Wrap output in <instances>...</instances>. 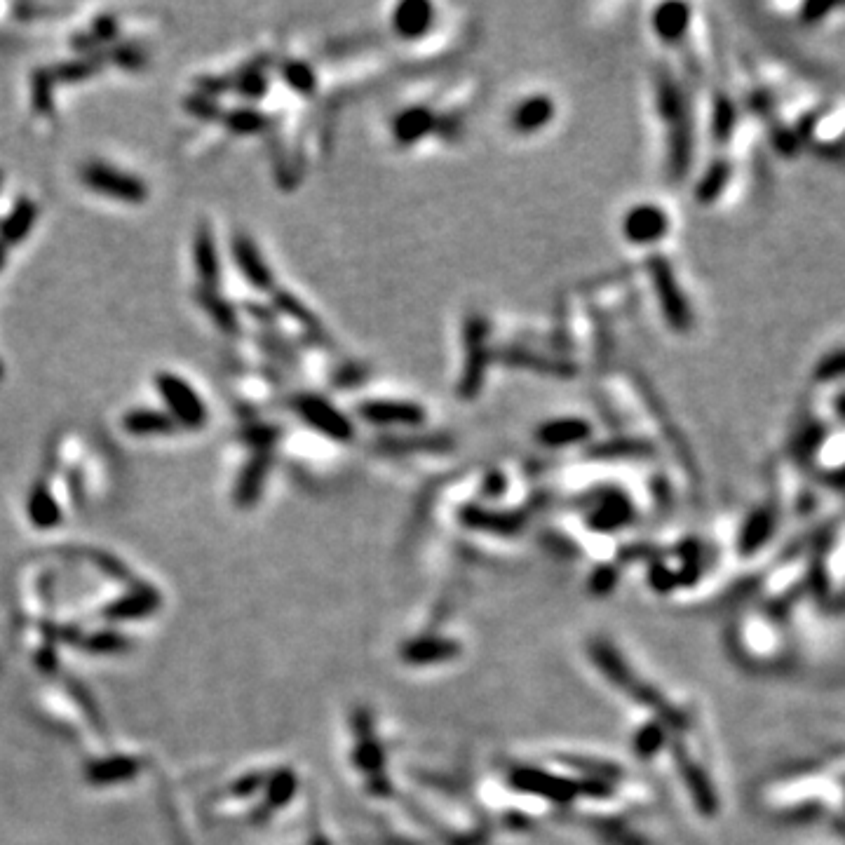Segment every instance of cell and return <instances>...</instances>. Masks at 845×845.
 Segmentation results:
<instances>
[{
    "mask_svg": "<svg viewBox=\"0 0 845 845\" xmlns=\"http://www.w3.org/2000/svg\"><path fill=\"white\" fill-rule=\"evenodd\" d=\"M87 181H90V186L97 188L101 193H108V195H116V198H123V200H139L144 191H141V186L137 181L125 177V174H118V172H111V169H104V167H97V169H90V172L85 174Z\"/></svg>",
    "mask_w": 845,
    "mask_h": 845,
    "instance_id": "obj_12",
    "label": "cell"
},
{
    "mask_svg": "<svg viewBox=\"0 0 845 845\" xmlns=\"http://www.w3.org/2000/svg\"><path fill=\"white\" fill-rule=\"evenodd\" d=\"M651 29L665 45H679L691 29V8L684 3H662L653 10Z\"/></svg>",
    "mask_w": 845,
    "mask_h": 845,
    "instance_id": "obj_10",
    "label": "cell"
},
{
    "mask_svg": "<svg viewBox=\"0 0 845 845\" xmlns=\"http://www.w3.org/2000/svg\"><path fill=\"white\" fill-rule=\"evenodd\" d=\"M646 268L667 327L672 331H679V334H688L695 324L693 310L691 303H688V296L679 285V280H676L672 266H669V261L660 254H651L648 256Z\"/></svg>",
    "mask_w": 845,
    "mask_h": 845,
    "instance_id": "obj_2",
    "label": "cell"
},
{
    "mask_svg": "<svg viewBox=\"0 0 845 845\" xmlns=\"http://www.w3.org/2000/svg\"><path fill=\"white\" fill-rule=\"evenodd\" d=\"M592 437V425L585 418L578 416H564L552 418V421L540 423L536 428L538 444L547 449H564V446L585 444Z\"/></svg>",
    "mask_w": 845,
    "mask_h": 845,
    "instance_id": "obj_8",
    "label": "cell"
},
{
    "mask_svg": "<svg viewBox=\"0 0 845 845\" xmlns=\"http://www.w3.org/2000/svg\"><path fill=\"white\" fill-rule=\"evenodd\" d=\"M728 181H730V165L726 160H714L712 165L707 167V172L702 174L698 191H695V198H698L702 205L719 200L721 193L726 191Z\"/></svg>",
    "mask_w": 845,
    "mask_h": 845,
    "instance_id": "obj_13",
    "label": "cell"
},
{
    "mask_svg": "<svg viewBox=\"0 0 845 845\" xmlns=\"http://www.w3.org/2000/svg\"><path fill=\"white\" fill-rule=\"evenodd\" d=\"M299 414L317 432H322L329 439H336V442H350L355 435L350 418L343 416L334 404L322 400V397H303L299 402Z\"/></svg>",
    "mask_w": 845,
    "mask_h": 845,
    "instance_id": "obj_6",
    "label": "cell"
},
{
    "mask_svg": "<svg viewBox=\"0 0 845 845\" xmlns=\"http://www.w3.org/2000/svg\"><path fill=\"white\" fill-rule=\"evenodd\" d=\"M554 113H557V106L547 94H531L512 108L510 130L522 137H531L552 123Z\"/></svg>",
    "mask_w": 845,
    "mask_h": 845,
    "instance_id": "obj_7",
    "label": "cell"
},
{
    "mask_svg": "<svg viewBox=\"0 0 845 845\" xmlns=\"http://www.w3.org/2000/svg\"><path fill=\"white\" fill-rule=\"evenodd\" d=\"M160 388L165 392L167 402L172 404V409L177 411L179 418H184L186 423H202V418H205V414H202V404L186 383H181L172 376H165L160 381Z\"/></svg>",
    "mask_w": 845,
    "mask_h": 845,
    "instance_id": "obj_11",
    "label": "cell"
},
{
    "mask_svg": "<svg viewBox=\"0 0 845 845\" xmlns=\"http://www.w3.org/2000/svg\"><path fill=\"white\" fill-rule=\"evenodd\" d=\"M669 214L655 202H639L623 214L620 233L634 247H653L667 238Z\"/></svg>",
    "mask_w": 845,
    "mask_h": 845,
    "instance_id": "obj_3",
    "label": "cell"
},
{
    "mask_svg": "<svg viewBox=\"0 0 845 845\" xmlns=\"http://www.w3.org/2000/svg\"><path fill=\"white\" fill-rule=\"evenodd\" d=\"M655 104L667 127V167L674 179H681L691 167L693 155V120L686 94L669 73H662L655 85Z\"/></svg>",
    "mask_w": 845,
    "mask_h": 845,
    "instance_id": "obj_1",
    "label": "cell"
},
{
    "mask_svg": "<svg viewBox=\"0 0 845 845\" xmlns=\"http://www.w3.org/2000/svg\"><path fill=\"white\" fill-rule=\"evenodd\" d=\"M817 381H838L845 378V348H838L834 353L824 355L815 367Z\"/></svg>",
    "mask_w": 845,
    "mask_h": 845,
    "instance_id": "obj_15",
    "label": "cell"
},
{
    "mask_svg": "<svg viewBox=\"0 0 845 845\" xmlns=\"http://www.w3.org/2000/svg\"><path fill=\"white\" fill-rule=\"evenodd\" d=\"M287 80L294 87H299V90H310V87H313V73H310L308 66H303V64L292 66V69L287 71Z\"/></svg>",
    "mask_w": 845,
    "mask_h": 845,
    "instance_id": "obj_18",
    "label": "cell"
},
{
    "mask_svg": "<svg viewBox=\"0 0 845 845\" xmlns=\"http://www.w3.org/2000/svg\"><path fill=\"white\" fill-rule=\"evenodd\" d=\"M735 127V106L730 101H719L714 106V118H712V134L716 139L726 141Z\"/></svg>",
    "mask_w": 845,
    "mask_h": 845,
    "instance_id": "obj_16",
    "label": "cell"
},
{
    "mask_svg": "<svg viewBox=\"0 0 845 845\" xmlns=\"http://www.w3.org/2000/svg\"><path fill=\"white\" fill-rule=\"evenodd\" d=\"M435 125L437 116L428 106H409L402 108V111L392 118L390 134L392 141H397V146L407 148L428 137V134L435 130Z\"/></svg>",
    "mask_w": 845,
    "mask_h": 845,
    "instance_id": "obj_9",
    "label": "cell"
},
{
    "mask_svg": "<svg viewBox=\"0 0 845 845\" xmlns=\"http://www.w3.org/2000/svg\"><path fill=\"white\" fill-rule=\"evenodd\" d=\"M357 416L369 425L381 428H418L428 421V411L416 402L404 400H369L357 407Z\"/></svg>",
    "mask_w": 845,
    "mask_h": 845,
    "instance_id": "obj_4",
    "label": "cell"
},
{
    "mask_svg": "<svg viewBox=\"0 0 845 845\" xmlns=\"http://www.w3.org/2000/svg\"><path fill=\"white\" fill-rule=\"evenodd\" d=\"M437 19L435 5L425 3V0H404L397 3L390 12V31L397 40L404 43H414L423 40L432 31Z\"/></svg>",
    "mask_w": 845,
    "mask_h": 845,
    "instance_id": "obj_5",
    "label": "cell"
},
{
    "mask_svg": "<svg viewBox=\"0 0 845 845\" xmlns=\"http://www.w3.org/2000/svg\"><path fill=\"white\" fill-rule=\"evenodd\" d=\"M238 256H240L242 268H245L247 275L254 280V285H259V287L270 285V273L266 270V266H263V263L259 261V254H256L252 242H249V240L238 242Z\"/></svg>",
    "mask_w": 845,
    "mask_h": 845,
    "instance_id": "obj_14",
    "label": "cell"
},
{
    "mask_svg": "<svg viewBox=\"0 0 845 845\" xmlns=\"http://www.w3.org/2000/svg\"><path fill=\"white\" fill-rule=\"evenodd\" d=\"M130 428H134L137 432H148V430H162V428H167V421L165 418H160V416H148V414H137V416H132L130 421Z\"/></svg>",
    "mask_w": 845,
    "mask_h": 845,
    "instance_id": "obj_17",
    "label": "cell"
}]
</instances>
